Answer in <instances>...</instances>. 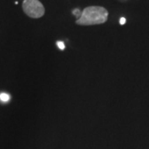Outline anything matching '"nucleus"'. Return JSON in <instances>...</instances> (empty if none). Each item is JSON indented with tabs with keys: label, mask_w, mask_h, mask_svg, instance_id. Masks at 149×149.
<instances>
[{
	"label": "nucleus",
	"mask_w": 149,
	"mask_h": 149,
	"mask_svg": "<svg viewBox=\"0 0 149 149\" xmlns=\"http://www.w3.org/2000/svg\"><path fill=\"white\" fill-rule=\"evenodd\" d=\"M119 22H120V24H121V25L125 24V22H126V19H125V17H121V18H120V21H119Z\"/></svg>",
	"instance_id": "obj_6"
},
{
	"label": "nucleus",
	"mask_w": 149,
	"mask_h": 149,
	"mask_svg": "<svg viewBox=\"0 0 149 149\" xmlns=\"http://www.w3.org/2000/svg\"><path fill=\"white\" fill-rule=\"evenodd\" d=\"M73 14H74V15H75V16L77 15V16H78V17H80V15H81V13H80L79 9H74V10L73 11Z\"/></svg>",
	"instance_id": "obj_5"
},
{
	"label": "nucleus",
	"mask_w": 149,
	"mask_h": 149,
	"mask_svg": "<svg viewBox=\"0 0 149 149\" xmlns=\"http://www.w3.org/2000/svg\"><path fill=\"white\" fill-rule=\"evenodd\" d=\"M10 100V96L6 93H1L0 94V100L3 102H8Z\"/></svg>",
	"instance_id": "obj_3"
},
{
	"label": "nucleus",
	"mask_w": 149,
	"mask_h": 149,
	"mask_svg": "<svg viewBox=\"0 0 149 149\" xmlns=\"http://www.w3.org/2000/svg\"><path fill=\"white\" fill-rule=\"evenodd\" d=\"M22 10L32 18H40L45 14V8L38 0H24Z\"/></svg>",
	"instance_id": "obj_2"
},
{
	"label": "nucleus",
	"mask_w": 149,
	"mask_h": 149,
	"mask_svg": "<svg viewBox=\"0 0 149 149\" xmlns=\"http://www.w3.org/2000/svg\"><path fill=\"white\" fill-rule=\"evenodd\" d=\"M109 13L106 8L100 6H90L81 12V15L76 20V24L81 26H91L102 24L108 19Z\"/></svg>",
	"instance_id": "obj_1"
},
{
	"label": "nucleus",
	"mask_w": 149,
	"mask_h": 149,
	"mask_svg": "<svg viewBox=\"0 0 149 149\" xmlns=\"http://www.w3.org/2000/svg\"><path fill=\"white\" fill-rule=\"evenodd\" d=\"M56 45L58 46V47L61 49V50H64L65 49V43L63 42H56Z\"/></svg>",
	"instance_id": "obj_4"
}]
</instances>
